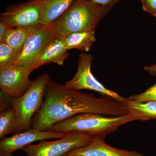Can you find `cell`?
I'll use <instances>...</instances> for the list:
<instances>
[{"label": "cell", "mask_w": 156, "mask_h": 156, "mask_svg": "<svg viewBox=\"0 0 156 156\" xmlns=\"http://www.w3.org/2000/svg\"><path fill=\"white\" fill-rule=\"evenodd\" d=\"M83 113L119 116L129 112L125 105L112 98L95 97L50 81L42 106L33 119L31 128L47 131L56 123Z\"/></svg>", "instance_id": "obj_1"}, {"label": "cell", "mask_w": 156, "mask_h": 156, "mask_svg": "<svg viewBox=\"0 0 156 156\" xmlns=\"http://www.w3.org/2000/svg\"><path fill=\"white\" fill-rule=\"evenodd\" d=\"M114 6H103L89 0H76L53 23L56 37L73 33L95 31Z\"/></svg>", "instance_id": "obj_2"}, {"label": "cell", "mask_w": 156, "mask_h": 156, "mask_svg": "<svg viewBox=\"0 0 156 156\" xmlns=\"http://www.w3.org/2000/svg\"><path fill=\"white\" fill-rule=\"evenodd\" d=\"M136 121L131 113L119 116H106L93 113L81 114L53 125L47 131L68 132L77 131L105 140L120 126Z\"/></svg>", "instance_id": "obj_3"}, {"label": "cell", "mask_w": 156, "mask_h": 156, "mask_svg": "<svg viewBox=\"0 0 156 156\" xmlns=\"http://www.w3.org/2000/svg\"><path fill=\"white\" fill-rule=\"evenodd\" d=\"M50 81L48 74H43L32 82L22 96L12 98L11 105L16 116L15 133L24 132L31 128L33 119L42 106L46 88Z\"/></svg>", "instance_id": "obj_4"}, {"label": "cell", "mask_w": 156, "mask_h": 156, "mask_svg": "<svg viewBox=\"0 0 156 156\" xmlns=\"http://www.w3.org/2000/svg\"><path fill=\"white\" fill-rule=\"evenodd\" d=\"M95 138L87 133L71 131L57 140H41L37 144L27 145L23 150L27 156H64L70 151L87 145Z\"/></svg>", "instance_id": "obj_5"}, {"label": "cell", "mask_w": 156, "mask_h": 156, "mask_svg": "<svg viewBox=\"0 0 156 156\" xmlns=\"http://www.w3.org/2000/svg\"><path fill=\"white\" fill-rule=\"evenodd\" d=\"M92 60L93 56L91 54L85 53L80 54L76 74L71 80L66 83L65 86L73 90L88 89L95 91L102 96L112 98L126 105L128 98L123 97L117 92L108 89L95 77L91 71Z\"/></svg>", "instance_id": "obj_6"}, {"label": "cell", "mask_w": 156, "mask_h": 156, "mask_svg": "<svg viewBox=\"0 0 156 156\" xmlns=\"http://www.w3.org/2000/svg\"><path fill=\"white\" fill-rule=\"evenodd\" d=\"M44 0H30L10 7L1 14L0 20L14 27L30 28L41 25Z\"/></svg>", "instance_id": "obj_7"}, {"label": "cell", "mask_w": 156, "mask_h": 156, "mask_svg": "<svg viewBox=\"0 0 156 156\" xmlns=\"http://www.w3.org/2000/svg\"><path fill=\"white\" fill-rule=\"evenodd\" d=\"M56 37L53 23L35 27L18 53L14 65L30 69L42 49L48 42Z\"/></svg>", "instance_id": "obj_8"}, {"label": "cell", "mask_w": 156, "mask_h": 156, "mask_svg": "<svg viewBox=\"0 0 156 156\" xmlns=\"http://www.w3.org/2000/svg\"><path fill=\"white\" fill-rule=\"evenodd\" d=\"M32 72L29 69L15 65L0 67L1 92L12 98L22 96L31 84L29 76Z\"/></svg>", "instance_id": "obj_9"}, {"label": "cell", "mask_w": 156, "mask_h": 156, "mask_svg": "<svg viewBox=\"0 0 156 156\" xmlns=\"http://www.w3.org/2000/svg\"><path fill=\"white\" fill-rule=\"evenodd\" d=\"M68 133L52 131H40L32 129L9 137H4L0 141V156H13L15 151L23 150L36 141L50 139H59Z\"/></svg>", "instance_id": "obj_10"}, {"label": "cell", "mask_w": 156, "mask_h": 156, "mask_svg": "<svg viewBox=\"0 0 156 156\" xmlns=\"http://www.w3.org/2000/svg\"><path fill=\"white\" fill-rule=\"evenodd\" d=\"M64 156H143L135 151L120 149L108 145L104 140L95 137L87 145L69 152Z\"/></svg>", "instance_id": "obj_11"}, {"label": "cell", "mask_w": 156, "mask_h": 156, "mask_svg": "<svg viewBox=\"0 0 156 156\" xmlns=\"http://www.w3.org/2000/svg\"><path fill=\"white\" fill-rule=\"evenodd\" d=\"M68 50L63 38L56 37L42 49L30 69L33 72L42 66L50 63L62 65L69 55Z\"/></svg>", "instance_id": "obj_12"}, {"label": "cell", "mask_w": 156, "mask_h": 156, "mask_svg": "<svg viewBox=\"0 0 156 156\" xmlns=\"http://www.w3.org/2000/svg\"><path fill=\"white\" fill-rule=\"evenodd\" d=\"M62 38L68 50L76 49L83 53L89 52L96 41L95 31L73 33Z\"/></svg>", "instance_id": "obj_13"}, {"label": "cell", "mask_w": 156, "mask_h": 156, "mask_svg": "<svg viewBox=\"0 0 156 156\" xmlns=\"http://www.w3.org/2000/svg\"><path fill=\"white\" fill-rule=\"evenodd\" d=\"M125 105L136 121L156 120V101L137 102L128 98Z\"/></svg>", "instance_id": "obj_14"}, {"label": "cell", "mask_w": 156, "mask_h": 156, "mask_svg": "<svg viewBox=\"0 0 156 156\" xmlns=\"http://www.w3.org/2000/svg\"><path fill=\"white\" fill-rule=\"evenodd\" d=\"M76 0H44V15L41 24L48 25L62 15Z\"/></svg>", "instance_id": "obj_15"}, {"label": "cell", "mask_w": 156, "mask_h": 156, "mask_svg": "<svg viewBox=\"0 0 156 156\" xmlns=\"http://www.w3.org/2000/svg\"><path fill=\"white\" fill-rule=\"evenodd\" d=\"M34 27L30 28L14 27L11 29L6 34L3 43L7 44L14 50L19 53Z\"/></svg>", "instance_id": "obj_16"}, {"label": "cell", "mask_w": 156, "mask_h": 156, "mask_svg": "<svg viewBox=\"0 0 156 156\" xmlns=\"http://www.w3.org/2000/svg\"><path fill=\"white\" fill-rule=\"evenodd\" d=\"M16 116L12 107L1 111L0 113V138L7 134L15 132Z\"/></svg>", "instance_id": "obj_17"}, {"label": "cell", "mask_w": 156, "mask_h": 156, "mask_svg": "<svg viewBox=\"0 0 156 156\" xmlns=\"http://www.w3.org/2000/svg\"><path fill=\"white\" fill-rule=\"evenodd\" d=\"M18 52L5 43L0 44V67L14 65Z\"/></svg>", "instance_id": "obj_18"}, {"label": "cell", "mask_w": 156, "mask_h": 156, "mask_svg": "<svg viewBox=\"0 0 156 156\" xmlns=\"http://www.w3.org/2000/svg\"><path fill=\"white\" fill-rule=\"evenodd\" d=\"M128 98L130 100L137 102L156 101V83L154 84L142 93L131 95Z\"/></svg>", "instance_id": "obj_19"}, {"label": "cell", "mask_w": 156, "mask_h": 156, "mask_svg": "<svg viewBox=\"0 0 156 156\" xmlns=\"http://www.w3.org/2000/svg\"><path fill=\"white\" fill-rule=\"evenodd\" d=\"M142 9L145 12L156 17V0H140Z\"/></svg>", "instance_id": "obj_20"}, {"label": "cell", "mask_w": 156, "mask_h": 156, "mask_svg": "<svg viewBox=\"0 0 156 156\" xmlns=\"http://www.w3.org/2000/svg\"><path fill=\"white\" fill-rule=\"evenodd\" d=\"M13 28L14 27L8 23L0 21V44L4 42V39L8 32Z\"/></svg>", "instance_id": "obj_21"}, {"label": "cell", "mask_w": 156, "mask_h": 156, "mask_svg": "<svg viewBox=\"0 0 156 156\" xmlns=\"http://www.w3.org/2000/svg\"><path fill=\"white\" fill-rule=\"evenodd\" d=\"M93 2L103 6H114L121 0H89Z\"/></svg>", "instance_id": "obj_22"}, {"label": "cell", "mask_w": 156, "mask_h": 156, "mask_svg": "<svg viewBox=\"0 0 156 156\" xmlns=\"http://www.w3.org/2000/svg\"><path fill=\"white\" fill-rule=\"evenodd\" d=\"M144 69L152 76H156V64L150 66H146Z\"/></svg>", "instance_id": "obj_23"}]
</instances>
